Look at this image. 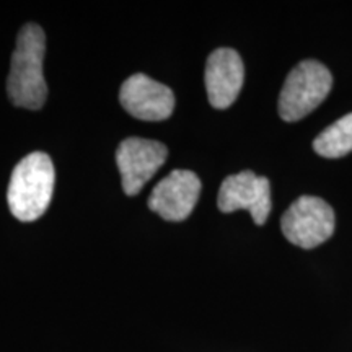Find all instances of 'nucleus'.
I'll list each match as a JSON object with an SVG mask.
<instances>
[{
    "instance_id": "nucleus-1",
    "label": "nucleus",
    "mask_w": 352,
    "mask_h": 352,
    "mask_svg": "<svg viewBox=\"0 0 352 352\" xmlns=\"http://www.w3.org/2000/svg\"><path fill=\"white\" fill-rule=\"evenodd\" d=\"M44 54L46 34L36 23H26L16 36L7 78V95L15 107L36 111L47 98L44 80Z\"/></svg>"
},
{
    "instance_id": "nucleus-2",
    "label": "nucleus",
    "mask_w": 352,
    "mask_h": 352,
    "mask_svg": "<svg viewBox=\"0 0 352 352\" xmlns=\"http://www.w3.org/2000/svg\"><path fill=\"white\" fill-rule=\"evenodd\" d=\"M56 171L51 157L33 152L16 164L7 189L10 212L21 222H33L46 212L54 191Z\"/></svg>"
},
{
    "instance_id": "nucleus-3",
    "label": "nucleus",
    "mask_w": 352,
    "mask_h": 352,
    "mask_svg": "<svg viewBox=\"0 0 352 352\" xmlns=\"http://www.w3.org/2000/svg\"><path fill=\"white\" fill-rule=\"evenodd\" d=\"M333 85L329 70L318 60L307 59L290 70L279 95V116L294 122L305 118L327 98Z\"/></svg>"
},
{
    "instance_id": "nucleus-4",
    "label": "nucleus",
    "mask_w": 352,
    "mask_h": 352,
    "mask_svg": "<svg viewBox=\"0 0 352 352\" xmlns=\"http://www.w3.org/2000/svg\"><path fill=\"white\" fill-rule=\"evenodd\" d=\"M334 210L327 201L302 196L290 204L280 220L284 236L290 243L310 250L324 243L334 233Z\"/></svg>"
},
{
    "instance_id": "nucleus-5",
    "label": "nucleus",
    "mask_w": 352,
    "mask_h": 352,
    "mask_svg": "<svg viewBox=\"0 0 352 352\" xmlns=\"http://www.w3.org/2000/svg\"><path fill=\"white\" fill-rule=\"evenodd\" d=\"M168 157V148L158 140L129 138L122 140L116 151V164L121 173L122 191L135 196L148 179L162 168Z\"/></svg>"
},
{
    "instance_id": "nucleus-6",
    "label": "nucleus",
    "mask_w": 352,
    "mask_h": 352,
    "mask_svg": "<svg viewBox=\"0 0 352 352\" xmlns=\"http://www.w3.org/2000/svg\"><path fill=\"white\" fill-rule=\"evenodd\" d=\"M217 206L226 214L246 209L252 214L253 222L263 226L272 208L270 179L250 170L227 176L220 184Z\"/></svg>"
},
{
    "instance_id": "nucleus-7",
    "label": "nucleus",
    "mask_w": 352,
    "mask_h": 352,
    "mask_svg": "<svg viewBox=\"0 0 352 352\" xmlns=\"http://www.w3.org/2000/svg\"><path fill=\"white\" fill-rule=\"evenodd\" d=\"M120 101L131 116L142 121H165L175 109V95L164 83L134 74L121 85Z\"/></svg>"
},
{
    "instance_id": "nucleus-8",
    "label": "nucleus",
    "mask_w": 352,
    "mask_h": 352,
    "mask_svg": "<svg viewBox=\"0 0 352 352\" xmlns=\"http://www.w3.org/2000/svg\"><path fill=\"white\" fill-rule=\"evenodd\" d=\"M201 195V179L188 170H175L153 188L148 208L168 222H182L191 215Z\"/></svg>"
},
{
    "instance_id": "nucleus-9",
    "label": "nucleus",
    "mask_w": 352,
    "mask_h": 352,
    "mask_svg": "<svg viewBox=\"0 0 352 352\" xmlns=\"http://www.w3.org/2000/svg\"><path fill=\"white\" fill-rule=\"evenodd\" d=\"M206 90L215 109H226L235 103L245 80V65L239 52L219 47L206 64Z\"/></svg>"
},
{
    "instance_id": "nucleus-10",
    "label": "nucleus",
    "mask_w": 352,
    "mask_h": 352,
    "mask_svg": "<svg viewBox=\"0 0 352 352\" xmlns=\"http://www.w3.org/2000/svg\"><path fill=\"white\" fill-rule=\"evenodd\" d=\"M315 152L327 158H340L352 152V113L327 127L314 142Z\"/></svg>"
}]
</instances>
